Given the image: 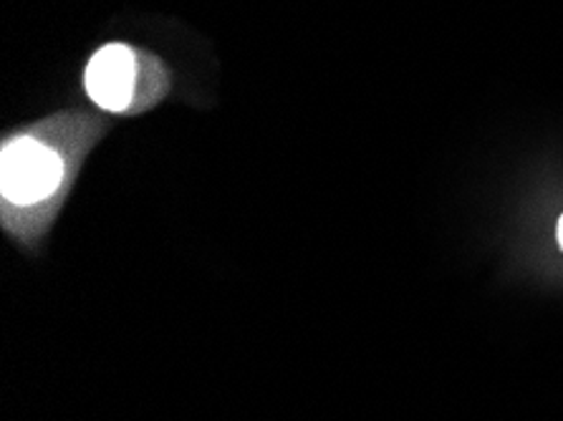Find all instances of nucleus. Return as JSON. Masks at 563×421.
<instances>
[{
    "instance_id": "obj_1",
    "label": "nucleus",
    "mask_w": 563,
    "mask_h": 421,
    "mask_svg": "<svg viewBox=\"0 0 563 421\" xmlns=\"http://www.w3.org/2000/svg\"><path fill=\"white\" fill-rule=\"evenodd\" d=\"M104 129L99 117L64 111L5 136L0 149V218L15 240L38 243L46 235Z\"/></svg>"
},
{
    "instance_id": "obj_2",
    "label": "nucleus",
    "mask_w": 563,
    "mask_h": 421,
    "mask_svg": "<svg viewBox=\"0 0 563 421\" xmlns=\"http://www.w3.org/2000/svg\"><path fill=\"white\" fill-rule=\"evenodd\" d=\"M84 86L101 111L134 117L167 97L169 74L150 51L134 48L130 43H107L89 58Z\"/></svg>"
},
{
    "instance_id": "obj_3",
    "label": "nucleus",
    "mask_w": 563,
    "mask_h": 421,
    "mask_svg": "<svg viewBox=\"0 0 563 421\" xmlns=\"http://www.w3.org/2000/svg\"><path fill=\"white\" fill-rule=\"evenodd\" d=\"M559 243H561V247H563V218L559 220Z\"/></svg>"
}]
</instances>
